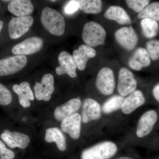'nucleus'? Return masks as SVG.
I'll return each instance as SVG.
<instances>
[{"label":"nucleus","instance_id":"nucleus-19","mask_svg":"<svg viewBox=\"0 0 159 159\" xmlns=\"http://www.w3.org/2000/svg\"><path fill=\"white\" fill-rule=\"evenodd\" d=\"M8 9L10 13L16 17H23L32 14L34 11V7L29 0H13L10 1Z\"/></svg>","mask_w":159,"mask_h":159},{"label":"nucleus","instance_id":"nucleus-14","mask_svg":"<svg viewBox=\"0 0 159 159\" xmlns=\"http://www.w3.org/2000/svg\"><path fill=\"white\" fill-rule=\"evenodd\" d=\"M81 115L78 112L67 117L61 121V128L72 139L77 140L80 136L82 125Z\"/></svg>","mask_w":159,"mask_h":159},{"label":"nucleus","instance_id":"nucleus-34","mask_svg":"<svg viewBox=\"0 0 159 159\" xmlns=\"http://www.w3.org/2000/svg\"><path fill=\"white\" fill-rule=\"evenodd\" d=\"M112 159H135L133 157L129 156H121L118 157L113 158Z\"/></svg>","mask_w":159,"mask_h":159},{"label":"nucleus","instance_id":"nucleus-9","mask_svg":"<svg viewBox=\"0 0 159 159\" xmlns=\"http://www.w3.org/2000/svg\"><path fill=\"white\" fill-rule=\"evenodd\" d=\"M81 107V116L84 123L86 124L101 119L102 106L97 100L93 98H86L84 100Z\"/></svg>","mask_w":159,"mask_h":159},{"label":"nucleus","instance_id":"nucleus-31","mask_svg":"<svg viewBox=\"0 0 159 159\" xmlns=\"http://www.w3.org/2000/svg\"><path fill=\"white\" fill-rule=\"evenodd\" d=\"M14 152L6 147V144L0 140V159H14Z\"/></svg>","mask_w":159,"mask_h":159},{"label":"nucleus","instance_id":"nucleus-32","mask_svg":"<svg viewBox=\"0 0 159 159\" xmlns=\"http://www.w3.org/2000/svg\"><path fill=\"white\" fill-rule=\"evenodd\" d=\"M79 9V5L77 1L72 0L67 4L64 11L67 14H72L76 12Z\"/></svg>","mask_w":159,"mask_h":159},{"label":"nucleus","instance_id":"nucleus-28","mask_svg":"<svg viewBox=\"0 0 159 159\" xmlns=\"http://www.w3.org/2000/svg\"><path fill=\"white\" fill-rule=\"evenodd\" d=\"M146 48L152 60L156 61L159 59V40L149 41L146 43Z\"/></svg>","mask_w":159,"mask_h":159},{"label":"nucleus","instance_id":"nucleus-17","mask_svg":"<svg viewBox=\"0 0 159 159\" xmlns=\"http://www.w3.org/2000/svg\"><path fill=\"white\" fill-rule=\"evenodd\" d=\"M82 105L79 98H73L57 106L54 109V116L56 120L61 121L64 119L77 113Z\"/></svg>","mask_w":159,"mask_h":159},{"label":"nucleus","instance_id":"nucleus-36","mask_svg":"<svg viewBox=\"0 0 159 159\" xmlns=\"http://www.w3.org/2000/svg\"><path fill=\"white\" fill-rule=\"evenodd\" d=\"M158 159H159V158Z\"/></svg>","mask_w":159,"mask_h":159},{"label":"nucleus","instance_id":"nucleus-11","mask_svg":"<svg viewBox=\"0 0 159 159\" xmlns=\"http://www.w3.org/2000/svg\"><path fill=\"white\" fill-rule=\"evenodd\" d=\"M0 138L11 149L16 147L25 149L29 146L30 142V137L27 135L16 131H11L8 129L4 130Z\"/></svg>","mask_w":159,"mask_h":159},{"label":"nucleus","instance_id":"nucleus-27","mask_svg":"<svg viewBox=\"0 0 159 159\" xmlns=\"http://www.w3.org/2000/svg\"><path fill=\"white\" fill-rule=\"evenodd\" d=\"M139 19L149 18L159 21V2L148 4L138 15Z\"/></svg>","mask_w":159,"mask_h":159},{"label":"nucleus","instance_id":"nucleus-1","mask_svg":"<svg viewBox=\"0 0 159 159\" xmlns=\"http://www.w3.org/2000/svg\"><path fill=\"white\" fill-rule=\"evenodd\" d=\"M118 150V145L112 141H102L83 151L80 159H112Z\"/></svg>","mask_w":159,"mask_h":159},{"label":"nucleus","instance_id":"nucleus-7","mask_svg":"<svg viewBox=\"0 0 159 159\" xmlns=\"http://www.w3.org/2000/svg\"><path fill=\"white\" fill-rule=\"evenodd\" d=\"M33 21L34 19L31 16L12 17L8 26L9 37L13 39L21 37L29 31Z\"/></svg>","mask_w":159,"mask_h":159},{"label":"nucleus","instance_id":"nucleus-6","mask_svg":"<svg viewBox=\"0 0 159 159\" xmlns=\"http://www.w3.org/2000/svg\"><path fill=\"white\" fill-rule=\"evenodd\" d=\"M137 81L134 74L128 69L122 68L119 71L117 90L119 95L127 97L136 90Z\"/></svg>","mask_w":159,"mask_h":159},{"label":"nucleus","instance_id":"nucleus-3","mask_svg":"<svg viewBox=\"0 0 159 159\" xmlns=\"http://www.w3.org/2000/svg\"><path fill=\"white\" fill-rule=\"evenodd\" d=\"M106 36L105 29L98 23L89 22L84 26L82 34L83 40L89 47L93 48L103 44Z\"/></svg>","mask_w":159,"mask_h":159},{"label":"nucleus","instance_id":"nucleus-30","mask_svg":"<svg viewBox=\"0 0 159 159\" xmlns=\"http://www.w3.org/2000/svg\"><path fill=\"white\" fill-rule=\"evenodd\" d=\"M12 95L10 91L0 83V105H9L12 101Z\"/></svg>","mask_w":159,"mask_h":159},{"label":"nucleus","instance_id":"nucleus-16","mask_svg":"<svg viewBox=\"0 0 159 159\" xmlns=\"http://www.w3.org/2000/svg\"><path fill=\"white\" fill-rule=\"evenodd\" d=\"M146 99L143 93L139 90H136L124 98L121 111L124 115H130L144 105Z\"/></svg>","mask_w":159,"mask_h":159},{"label":"nucleus","instance_id":"nucleus-29","mask_svg":"<svg viewBox=\"0 0 159 159\" xmlns=\"http://www.w3.org/2000/svg\"><path fill=\"white\" fill-rule=\"evenodd\" d=\"M148 0H127L125 2L129 8L136 12H140L149 4Z\"/></svg>","mask_w":159,"mask_h":159},{"label":"nucleus","instance_id":"nucleus-24","mask_svg":"<svg viewBox=\"0 0 159 159\" xmlns=\"http://www.w3.org/2000/svg\"><path fill=\"white\" fill-rule=\"evenodd\" d=\"M124 98L120 95H116L109 98L102 106V113L109 115L121 109Z\"/></svg>","mask_w":159,"mask_h":159},{"label":"nucleus","instance_id":"nucleus-21","mask_svg":"<svg viewBox=\"0 0 159 159\" xmlns=\"http://www.w3.org/2000/svg\"><path fill=\"white\" fill-rule=\"evenodd\" d=\"M12 89L18 96L19 102L23 107L25 108L31 106L30 101L34 100V97L29 83L24 81L20 85L14 84Z\"/></svg>","mask_w":159,"mask_h":159},{"label":"nucleus","instance_id":"nucleus-8","mask_svg":"<svg viewBox=\"0 0 159 159\" xmlns=\"http://www.w3.org/2000/svg\"><path fill=\"white\" fill-rule=\"evenodd\" d=\"M27 57L16 55L0 60V76L16 74L22 70L27 64Z\"/></svg>","mask_w":159,"mask_h":159},{"label":"nucleus","instance_id":"nucleus-4","mask_svg":"<svg viewBox=\"0 0 159 159\" xmlns=\"http://www.w3.org/2000/svg\"><path fill=\"white\" fill-rule=\"evenodd\" d=\"M159 119L157 112L154 109L145 111L139 118L136 127L135 134L139 139L149 135L153 131Z\"/></svg>","mask_w":159,"mask_h":159},{"label":"nucleus","instance_id":"nucleus-23","mask_svg":"<svg viewBox=\"0 0 159 159\" xmlns=\"http://www.w3.org/2000/svg\"><path fill=\"white\" fill-rule=\"evenodd\" d=\"M44 140L48 143L55 142L57 148L61 151H65L66 149V141L62 131L57 127H51L46 130Z\"/></svg>","mask_w":159,"mask_h":159},{"label":"nucleus","instance_id":"nucleus-12","mask_svg":"<svg viewBox=\"0 0 159 159\" xmlns=\"http://www.w3.org/2000/svg\"><path fill=\"white\" fill-rule=\"evenodd\" d=\"M115 36L117 43L127 51L133 50L138 43V35L131 26L118 29L115 32Z\"/></svg>","mask_w":159,"mask_h":159},{"label":"nucleus","instance_id":"nucleus-22","mask_svg":"<svg viewBox=\"0 0 159 159\" xmlns=\"http://www.w3.org/2000/svg\"><path fill=\"white\" fill-rule=\"evenodd\" d=\"M104 16L106 18L114 20L121 25H128L131 22L126 11L119 6H111L107 9Z\"/></svg>","mask_w":159,"mask_h":159},{"label":"nucleus","instance_id":"nucleus-13","mask_svg":"<svg viewBox=\"0 0 159 159\" xmlns=\"http://www.w3.org/2000/svg\"><path fill=\"white\" fill-rule=\"evenodd\" d=\"M43 44V40L40 38L31 37L14 46L11 49V52L16 55H29L40 51Z\"/></svg>","mask_w":159,"mask_h":159},{"label":"nucleus","instance_id":"nucleus-2","mask_svg":"<svg viewBox=\"0 0 159 159\" xmlns=\"http://www.w3.org/2000/svg\"><path fill=\"white\" fill-rule=\"evenodd\" d=\"M43 25L51 34L60 36L64 34L66 23L61 13L55 9L46 7L42 11L41 17Z\"/></svg>","mask_w":159,"mask_h":159},{"label":"nucleus","instance_id":"nucleus-10","mask_svg":"<svg viewBox=\"0 0 159 159\" xmlns=\"http://www.w3.org/2000/svg\"><path fill=\"white\" fill-rule=\"evenodd\" d=\"M54 77L52 74H47L44 75L40 82L34 84V91L38 100L48 101L54 91Z\"/></svg>","mask_w":159,"mask_h":159},{"label":"nucleus","instance_id":"nucleus-5","mask_svg":"<svg viewBox=\"0 0 159 159\" xmlns=\"http://www.w3.org/2000/svg\"><path fill=\"white\" fill-rule=\"evenodd\" d=\"M95 84L98 90L102 95L109 96L113 93L116 81L112 70L107 67L101 69L97 74Z\"/></svg>","mask_w":159,"mask_h":159},{"label":"nucleus","instance_id":"nucleus-18","mask_svg":"<svg viewBox=\"0 0 159 159\" xmlns=\"http://www.w3.org/2000/svg\"><path fill=\"white\" fill-rule=\"evenodd\" d=\"M96 54V51L93 48L82 44L73 52L72 56L77 68L82 71L85 69L89 60L95 57Z\"/></svg>","mask_w":159,"mask_h":159},{"label":"nucleus","instance_id":"nucleus-35","mask_svg":"<svg viewBox=\"0 0 159 159\" xmlns=\"http://www.w3.org/2000/svg\"><path fill=\"white\" fill-rule=\"evenodd\" d=\"M3 26V22L2 21L0 20V33H1V31H2V29Z\"/></svg>","mask_w":159,"mask_h":159},{"label":"nucleus","instance_id":"nucleus-20","mask_svg":"<svg viewBox=\"0 0 159 159\" xmlns=\"http://www.w3.org/2000/svg\"><path fill=\"white\" fill-rule=\"evenodd\" d=\"M150 57L148 51L144 48H140L134 52L129 61V67L136 71H140L142 68L150 65Z\"/></svg>","mask_w":159,"mask_h":159},{"label":"nucleus","instance_id":"nucleus-33","mask_svg":"<svg viewBox=\"0 0 159 159\" xmlns=\"http://www.w3.org/2000/svg\"><path fill=\"white\" fill-rule=\"evenodd\" d=\"M152 93L154 99L159 103V83L154 86L152 90Z\"/></svg>","mask_w":159,"mask_h":159},{"label":"nucleus","instance_id":"nucleus-25","mask_svg":"<svg viewBox=\"0 0 159 159\" xmlns=\"http://www.w3.org/2000/svg\"><path fill=\"white\" fill-rule=\"evenodd\" d=\"M79 9L87 14H97L102 10V3L100 0H78Z\"/></svg>","mask_w":159,"mask_h":159},{"label":"nucleus","instance_id":"nucleus-15","mask_svg":"<svg viewBox=\"0 0 159 159\" xmlns=\"http://www.w3.org/2000/svg\"><path fill=\"white\" fill-rule=\"evenodd\" d=\"M59 66L55 69L57 75L67 74L72 78L77 77V67L73 56L68 52L63 51L60 53L58 57Z\"/></svg>","mask_w":159,"mask_h":159},{"label":"nucleus","instance_id":"nucleus-26","mask_svg":"<svg viewBox=\"0 0 159 159\" xmlns=\"http://www.w3.org/2000/svg\"><path fill=\"white\" fill-rule=\"evenodd\" d=\"M142 33L146 38L155 37L158 33L159 26L157 22L149 18L143 19L141 21Z\"/></svg>","mask_w":159,"mask_h":159}]
</instances>
